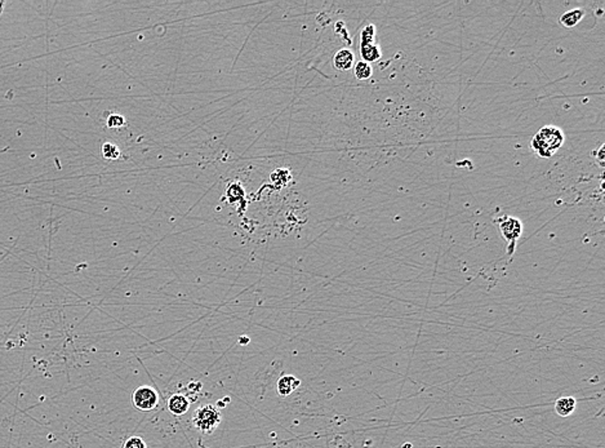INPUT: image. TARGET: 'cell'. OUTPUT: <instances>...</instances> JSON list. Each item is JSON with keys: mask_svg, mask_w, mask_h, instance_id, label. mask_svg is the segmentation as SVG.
<instances>
[{"mask_svg": "<svg viewBox=\"0 0 605 448\" xmlns=\"http://www.w3.org/2000/svg\"><path fill=\"white\" fill-rule=\"evenodd\" d=\"M355 57L350 49H341L333 57V66L340 71H349L354 68Z\"/></svg>", "mask_w": 605, "mask_h": 448, "instance_id": "cell-5", "label": "cell"}, {"mask_svg": "<svg viewBox=\"0 0 605 448\" xmlns=\"http://www.w3.org/2000/svg\"><path fill=\"white\" fill-rule=\"evenodd\" d=\"M298 386H299L298 378L294 377V376L285 375V376H283V377L279 378L278 393L280 395H283V397H287V395L292 394V393L294 392V390H296Z\"/></svg>", "mask_w": 605, "mask_h": 448, "instance_id": "cell-7", "label": "cell"}, {"mask_svg": "<svg viewBox=\"0 0 605 448\" xmlns=\"http://www.w3.org/2000/svg\"><path fill=\"white\" fill-rule=\"evenodd\" d=\"M576 409V399L573 397H563L556 400L555 403V411L559 416L566 417L573 413Z\"/></svg>", "mask_w": 605, "mask_h": 448, "instance_id": "cell-9", "label": "cell"}, {"mask_svg": "<svg viewBox=\"0 0 605 448\" xmlns=\"http://www.w3.org/2000/svg\"><path fill=\"white\" fill-rule=\"evenodd\" d=\"M133 406L140 411H151L159 403V395L154 388L141 386L135 390L132 395Z\"/></svg>", "mask_w": 605, "mask_h": 448, "instance_id": "cell-4", "label": "cell"}, {"mask_svg": "<svg viewBox=\"0 0 605 448\" xmlns=\"http://www.w3.org/2000/svg\"><path fill=\"white\" fill-rule=\"evenodd\" d=\"M190 408V400L182 394H175L168 400V409L175 416H182Z\"/></svg>", "mask_w": 605, "mask_h": 448, "instance_id": "cell-6", "label": "cell"}, {"mask_svg": "<svg viewBox=\"0 0 605 448\" xmlns=\"http://www.w3.org/2000/svg\"><path fill=\"white\" fill-rule=\"evenodd\" d=\"M499 231L509 244V254L511 256L516 248V242L523 233V223L519 218L513 217V216H505L503 218L499 220Z\"/></svg>", "mask_w": 605, "mask_h": 448, "instance_id": "cell-3", "label": "cell"}, {"mask_svg": "<svg viewBox=\"0 0 605 448\" xmlns=\"http://www.w3.org/2000/svg\"><path fill=\"white\" fill-rule=\"evenodd\" d=\"M360 53L363 57L364 62H375L377 59L381 58V49L377 44L375 43H369V44H360Z\"/></svg>", "mask_w": 605, "mask_h": 448, "instance_id": "cell-10", "label": "cell"}, {"mask_svg": "<svg viewBox=\"0 0 605 448\" xmlns=\"http://www.w3.org/2000/svg\"><path fill=\"white\" fill-rule=\"evenodd\" d=\"M102 154H104V156L106 159L114 161V159L119 158V155H120V151H119L118 146H115L114 144H110V142H106V144L102 146Z\"/></svg>", "mask_w": 605, "mask_h": 448, "instance_id": "cell-12", "label": "cell"}, {"mask_svg": "<svg viewBox=\"0 0 605 448\" xmlns=\"http://www.w3.org/2000/svg\"><path fill=\"white\" fill-rule=\"evenodd\" d=\"M123 448H146V443L140 437H132L124 443Z\"/></svg>", "mask_w": 605, "mask_h": 448, "instance_id": "cell-15", "label": "cell"}, {"mask_svg": "<svg viewBox=\"0 0 605 448\" xmlns=\"http://www.w3.org/2000/svg\"><path fill=\"white\" fill-rule=\"evenodd\" d=\"M221 423V412L213 406H203L195 409L192 424L195 429L204 434H211Z\"/></svg>", "mask_w": 605, "mask_h": 448, "instance_id": "cell-2", "label": "cell"}, {"mask_svg": "<svg viewBox=\"0 0 605 448\" xmlns=\"http://www.w3.org/2000/svg\"><path fill=\"white\" fill-rule=\"evenodd\" d=\"M354 74L359 80H366L373 74V69H372L371 63L360 61V62H356L354 65Z\"/></svg>", "mask_w": 605, "mask_h": 448, "instance_id": "cell-11", "label": "cell"}, {"mask_svg": "<svg viewBox=\"0 0 605 448\" xmlns=\"http://www.w3.org/2000/svg\"><path fill=\"white\" fill-rule=\"evenodd\" d=\"M106 124L109 128H119L125 124V120H124L123 116L119 115V114H113V115H110L107 118Z\"/></svg>", "mask_w": 605, "mask_h": 448, "instance_id": "cell-14", "label": "cell"}, {"mask_svg": "<svg viewBox=\"0 0 605 448\" xmlns=\"http://www.w3.org/2000/svg\"><path fill=\"white\" fill-rule=\"evenodd\" d=\"M376 37V26L368 25L363 28L361 31V44H369V43H375Z\"/></svg>", "mask_w": 605, "mask_h": 448, "instance_id": "cell-13", "label": "cell"}, {"mask_svg": "<svg viewBox=\"0 0 605 448\" xmlns=\"http://www.w3.org/2000/svg\"><path fill=\"white\" fill-rule=\"evenodd\" d=\"M583 17H585V11L583 9H570V11L565 12L560 17V25H563L564 27H575L581 22Z\"/></svg>", "mask_w": 605, "mask_h": 448, "instance_id": "cell-8", "label": "cell"}, {"mask_svg": "<svg viewBox=\"0 0 605 448\" xmlns=\"http://www.w3.org/2000/svg\"><path fill=\"white\" fill-rule=\"evenodd\" d=\"M564 133L560 128L546 125L541 128L532 140V149L541 158H550L564 144Z\"/></svg>", "mask_w": 605, "mask_h": 448, "instance_id": "cell-1", "label": "cell"}]
</instances>
